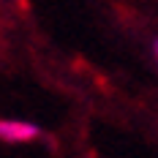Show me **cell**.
Instances as JSON below:
<instances>
[{
  "instance_id": "7a4b0ae2",
  "label": "cell",
  "mask_w": 158,
  "mask_h": 158,
  "mask_svg": "<svg viewBox=\"0 0 158 158\" xmlns=\"http://www.w3.org/2000/svg\"><path fill=\"white\" fill-rule=\"evenodd\" d=\"M153 55H156V60H158V41H153Z\"/></svg>"
},
{
  "instance_id": "6da1fadb",
  "label": "cell",
  "mask_w": 158,
  "mask_h": 158,
  "mask_svg": "<svg viewBox=\"0 0 158 158\" xmlns=\"http://www.w3.org/2000/svg\"><path fill=\"white\" fill-rule=\"evenodd\" d=\"M38 134H41V128L35 123H27V120H0V139L8 144L33 142Z\"/></svg>"
}]
</instances>
